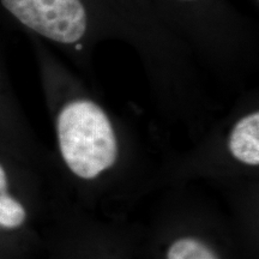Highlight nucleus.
<instances>
[{
	"label": "nucleus",
	"instance_id": "obj_1",
	"mask_svg": "<svg viewBox=\"0 0 259 259\" xmlns=\"http://www.w3.org/2000/svg\"><path fill=\"white\" fill-rule=\"evenodd\" d=\"M57 136L65 164L80 179H95L118 160L114 127L107 113L92 100L77 99L61 108Z\"/></svg>",
	"mask_w": 259,
	"mask_h": 259
},
{
	"label": "nucleus",
	"instance_id": "obj_2",
	"mask_svg": "<svg viewBox=\"0 0 259 259\" xmlns=\"http://www.w3.org/2000/svg\"><path fill=\"white\" fill-rule=\"evenodd\" d=\"M21 23L52 41L72 45L88 29V14L80 0H2Z\"/></svg>",
	"mask_w": 259,
	"mask_h": 259
},
{
	"label": "nucleus",
	"instance_id": "obj_3",
	"mask_svg": "<svg viewBox=\"0 0 259 259\" xmlns=\"http://www.w3.org/2000/svg\"><path fill=\"white\" fill-rule=\"evenodd\" d=\"M232 156L247 166L259 164V113L242 116L233 126L228 138Z\"/></svg>",
	"mask_w": 259,
	"mask_h": 259
},
{
	"label": "nucleus",
	"instance_id": "obj_4",
	"mask_svg": "<svg viewBox=\"0 0 259 259\" xmlns=\"http://www.w3.org/2000/svg\"><path fill=\"white\" fill-rule=\"evenodd\" d=\"M167 259H219L211 248L196 238H180L171 242Z\"/></svg>",
	"mask_w": 259,
	"mask_h": 259
},
{
	"label": "nucleus",
	"instance_id": "obj_5",
	"mask_svg": "<svg viewBox=\"0 0 259 259\" xmlns=\"http://www.w3.org/2000/svg\"><path fill=\"white\" fill-rule=\"evenodd\" d=\"M27 210L24 205L8 192H0V228L17 229L24 225Z\"/></svg>",
	"mask_w": 259,
	"mask_h": 259
},
{
	"label": "nucleus",
	"instance_id": "obj_6",
	"mask_svg": "<svg viewBox=\"0 0 259 259\" xmlns=\"http://www.w3.org/2000/svg\"><path fill=\"white\" fill-rule=\"evenodd\" d=\"M8 191H9L8 174H6L4 167L0 164V192H8Z\"/></svg>",
	"mask_w": 259,
	"mask_h": 259
}]
</instances>
